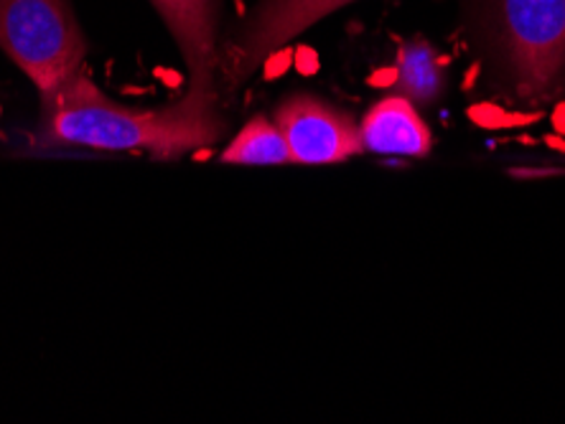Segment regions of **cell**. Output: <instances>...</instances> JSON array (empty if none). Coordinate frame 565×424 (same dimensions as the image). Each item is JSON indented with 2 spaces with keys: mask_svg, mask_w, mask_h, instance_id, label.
<instances>
[{
  "mask_svg": "<svg viewBox=\"0 0 565 424\" xmlns=\"http://www.w3.org/2000/svg\"><path fill=\"white\" fill-rule=\"evenodd\" d=\"M347 3L352 0H260L253 8L250 19L230 41L227 56H224V77L232 87L243 85L288 41Z\"/></svg>",
  "mask_w": 565,
  "mask_h": 424,
  "instance_id": "4",
  "label": "cell"
},
{
  "mask_svg": "<svg viewBox=\"0 0 565 424\" xmlns=\"http://www.w3.org/2000/svg\"><path fill=\"white\" fill-rule=\"evenodd\" d=\"M553 124H555V130L561 132V135H565V102L555 107V112H553Z\"/></svg>",
  "mask_w": 565,
  "mask_h": 424,
  "instance_id": "11",
  "label": "cell"
},
{
  "mask_svg": "<svg viewBox=\"0 0 565 424\" xmlns=\"http://www.w3.org/2000/svg\"><path fill=\"white\" fill-rule=\"evenodd\" d=\"M364 151L377 155L423 157L430 151V132L408 97H385L360 124Z\"/></svg>",
  "mask_w": 565,
  "mask_h": 424,
  "instance_id": "7",
  "label": "cell"
},
{
  "mask_svg": "<svg viewBox=\"0 0 565 424\" xmlns=\"http://www.w3.org/2000/svg\"><path fill=\"white\" fill-rule=\"evenodd\" d=\"M504 26L520 89L543 95L565 64V0H504Z\"/></svg>",
  "mask_w": 565,
  "mask_h": 424,
  "instance_id": "3",
  "label": "cell"
},
{
  "mask_svg": "<svg viewBox=\"0 0 565 424\" xmlns=\"http://www.w3.org/2000/svg\"><path fill=\"white\" fill-rule=\"evenodd\" d=\"M469 118L481 124V128H512V124H525V122H535L537 115H530V118H525V115H510L500 110V107L494 105H477L471 107L469 110Z\"/></svg>",
  "mask_w": 565,
  "mask_h": 424,
  "instance_id": "10",
  "label": "cell"
},
{
  "mask_svg": "<svg viewBox=\"0 0 565 424\" xmlns=\"http://www.w3.org/2000/svg\"><path fill=\"white\" fill-rule=\"evenodd\" d=\"M177 39L189 66V97L214 105V74L220 66L217 11L220 0H151Z\"/></svg>",
  "mask_w": 565,
  "mask_h": 424,
  "instance_id": "6",
  "label": "cell"
},
{
  "mask_svg": "<svg viewBox=\"0 0 565 424\" xmlns=\"http://www.w3.org/2000/svg\"><path fill=\"white\" fill-rule=\"evenodd\" d=\"M547 143H551L553 148H558V151H563V153H565V140H558V138L547 135Z\"/></svg>",
  "mask_w": 565,
  "mask_h": 424,
  "instance_id": "12",
  "label": "cell"
},
{
  "mask_svg": "<svg viewBox=\"0 0 565 424\" xmlns=\"http://www.w3.org/2000/svg\"><path fill=\"white\" fill-rule=\"evenodd\" d=\"M276 124L294 163H342L364 151L354 120L319 97H288L276 110Z\"/></svg>",
  "mask_w": 565,
  "mask_h": 424,
  "instance_id": "5",
  "label": "cell"
},
{
  "mask_svg": "<svg viewBox=\"0 0 565 424\" xmlns=\"http://www.w3.org/2000/svg\"><path fill=\"white\" fill-rule=\"evenodd\" d=\"M395 89L411 102H434L444 89V74H440L438 56L434 46L423 39L408 41L401 46L395 69Z\"/></svg>",
  "mask_w": 565,
  "mask_h": 424,
  "instance_id": "8",
  "label": "cell"
},
{
  "mask_svg": "<svg viewBox=\"0 0 565 424\" xmlns=\"http://www.w3.org/2000/svg\"><path fill=\"white\" fill-rule=\"evenodd\" d=\"M224 163H245V165H278L294 163L286 138L276 122L265 118H253L237 132L227 151L222 153Z\"/></svg>",
  "mask_w": 565,
  "mask_h": 424,
  "instance_id": "9",
  "label": "cell"
},
{
  "mask_svg": "<svg viewBox=\"0 0 565 424\" xmlns=\"http://www.w3.org/2000/svg\"><path fill=\"white\" fill-rule=\"evenodd\" d=\"M0 48L49 95L82 72L87 41L70 0H0Z\"/></svg>",
  "mask_w": 565,
  "mask_h": 424,
  "instance_id": "2",
  "label": "cell"
},
{
  "mask_svg": "<svg viewBox=\"0 0 565 424\" xmlns=\"http://www.w3.org/2000/svg\"><path fill=\"white\" fill-rule=\"evenodd\" d=\"M44 140L95 151H143L153 157H179L212 145L224 124L210 102L184 95L161 110H136L113 102L87 74L77 72L49 95Z\"/></svg>",
  "mask_w": 565,
  "mask_h": 424,
  "instance_id": "1",
  "label": "cell"
}]
</instances>
